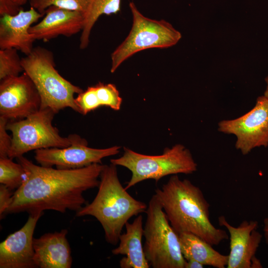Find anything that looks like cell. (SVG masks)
<instances>
[{"label":"cell","instance_id":"cell-1","mask_svg":"<svg viewBox=\"0 0 268 268\" xmlns=\"http://www.w3.org/2000/svg\"><path fill=\"white\" fill-rule=\"evenodd\" d=\"M16 159L24 169L25 178L13 193L4 215L47 210L76 212L87 203L83 193L98 187L104 166L95 163L79 169H62L36 165L23 156Z\"/></svg>","mask_w":268,"mask_h":268},{"label":"cell","instance_id":"cell-2","mask_svg":"<svg viewBox=\"0 0 268 268\" xmlns=\"http://www.w3.org/2000/svg\"><path fill=\"white\" fill-rule=\"evenodd\" d=\"M154 195L178 234L192 233L212 246L228 239L225 231L212 224L208 202L200 188L189 180L173 175Z\"/></svg>","mask_w":268,"mask_h":268},{"label":"cell","instance_id":"cell-3","mask_svg":"<svg viewBox=\"0 0 268 268\" xmlns=\"http://www.w3.org/2000/svg\"><path fill=\"white\" fill-rule=\"evenodd\" d=\"M116 166L111 163L104 165L95 197L75 213L77 217H94L103 228L105 240L113 245L119 243L123 228L129 220L145 212L147 208L144 202L134 198L123 187Z\"/></svg>","mask_w":268,"mask_h":268},{"label":"cell","instance_id":"cell-4","mask_svg":"<svg viewBox=\"0 0 268 268\" xmlns=\"http://www.w3.org/2000/svg\"><path fill=\"white\" fill-rule=\"evenodd\" d=\"M21 63L24 72L31 79L40 94L41 108H49L56 114L66 108L79 113L74 96L83 90L59 73L51 51L36 47L21 58Z\"/></svg>","mask_w":268,"mask_h":268},{"label":"cell","instance_id":"cell-5","mask_svg":"<svg viewBox=\"0 0 268 268\" xmlns=\"http://www.w3.org/2000/svg\"><path fill=\"white\" fill-rule=\"evenodd\" d=\"M124 149L121 157L112 159L110 162L132 172L131 178L125 187L127 190L144 180L152 179L157 183L168 175L191 174L197 170V164L190 151L180 144L166 148L158 155L140 154L126 147Z\"/></svg>","mask_w":268,"mask_h":268},{"label":"cell","instance_id":"cell-6","mask_svg":"<svg viewBox=\"0 0 268 268\" xmlns=\"http://www.w3.org/2000/svg\"><path fill=\"white\" fill-rule=\"evenodd\" d=\"M143 250L153 268H185L186 260L181 250L179 234L174 230L153 195L145 212Z\"/></svg>","mask_w":268,"mask_h":268},{"label":"cell","instance_id":"cell-7","mask_svg":"<svg viewBox=\"0 0 268 268\" xmlns=\"http://www.w3.org/2000/svg\"><path fill=\"white\" fill-rule=\"evenodd\" d=\"M129 7L132 26L125 39L111 54V73L136 53L151 48L172 47L182 37L181 33L168 22L145 16L133 1L130 2Z\"/></svg>","mask_w":268,"mask_h":268},{"label":"cell","instance_id":"cell-8","mask_svg":"<svg viewBox=\"0 0 268 268\" xmlns=\"http://www.w3.org/2000/svg\"><path fill=\"white\" fill-rule=\"evenodd\" d=\"M55 114L49 108H41L23 119L8 121L6 129L11 132L12 141L8 157L13 159L31 150L70 145L71 134L61 136L52 124Z\"/></svg>","mask_w":268,"mask_h":268},{"label":"cell","instance_id":"cell-9","mask_svg":"<svg viewBox=\"0 0 268 268\" xmlns=\"http://www.w3.org/2000/svg\"><path fill=\"white\" fill-rule=\"evenodd\" d=\"M218 131L236 137V148L243 155L253 149L268 146V98H257L255 106L243 116L218 123Z\"/></svg>","mask_w":268,"mask_h":268},{"label":"cell","instance_id":"cell-10","mask_svg":"<svg viewBox=\"0 0 268 268\" xmlns=\"http://www.w3.org/2000/svg\"><path fill=\"white\" fill-rule=\"evenodd\" d=\"M72 142L64 148H48L35 150L34 158L40 165L62 169H74L93 164H102V160L119 153L121 147L106 148L88 146L87 140L76 134H71Z\"/></svg>","mask_w":268,"mask_h":268},{"label":"cell","instance_id":"cell-11","mask_svg":"<svg viewBox=\"0 0 268 268\" xmlns=\"http://www.w3.org/2000/svg\"><path fill=\"white\" fill-rule=\"evenodd\" d=\"M41 107L40 94L25 72L0 80V117L8 121L21 120L38 111Z\"/></svg>","mask_w":268,"mask_h":268},{"label":"cell","instance_id":"cell-12","mask_svg":"<svg viewBox=\"0 0 268 268\" xmlns=\"http://www.w3.org/2000/svg\"><path fill=\"white\" fill-rule=\"evenodd\" d=\"M219 224L224 226L229 234L230 252L227 268H261L256 253L260 245L262 235L257 231L258 222L244 220L238 226L231 225L224 216L218 218Z\"/></svg>","mask_w":268,"mask_h":268},{"label":"cell","instance_id":"cell-13","mask_svg":"<svg viewBox=\"0 0 268 268\" xmlns=\"http://www.w3.org/2000/svg\"><path fill=\"white\" fill-rule=\"evenodd\" d=\"M44 212L29 214L25 224L0 243V268H36L34 261L33 234Z\"/></svg>","mask_w":268,"mask_h":268},{"label":"cell","instance_id":"cell-14","mask_svg":"<svg viewBox=\"0 0 268 268\" xmlns=\"http://www.w3.org/2000/svg\"><path fill=\"white\" fill-rule=\"evenodd\" d=\"M44 15L32 7L24 11L21 9L13 15L4 14L0 18V49L15 48L29 55L36 40L29 32L32 24Z\"/></svg>","mask_w":268,"mask_h":268},{"label":"cell","instance_id":"cell-15","mask_svg":"<svg viewBox=\"0 0 268 268\" xmlns=\"http://www.w3.org/2000/svg\"><path fill=\"white\" fill-rule=\"evenodd\" d=\"M45 14L40 22L30 28L29 32L36 40L47 42L60 35L70 37L83 29V12L51 6Z\"/></svg>","mask_w":268,"mask_h":268},{"label":"cell","instance_id":"cell-16","mask_svg":"<svg viewBox=\"0 0 268 268\" xmlns=\"http://www.w3.org/2000/svg\"><path fill=\"white\" fill-rule=\"evenodd\" d=\"M67 230L47 233L33 239L34 261L36 268H70L71 249L67 241Z\"/></svg>","mask_w":268,"mask_h":268},{"label":"cell","instance_id":"cell-17","mask_svg":"<svg viewBox=\"0 0 268 268\" xmlns=\"http://www.w3.org/2000/svg\"><path fill=\"white\" fill-rule=\"evenodd\" d=\"M126 232L119 237V246L112 250L114 255H124L120 261L121 268H149L142 245L143 216L141 214L132 223L125 224Z\"/></svg>","mask_w":268,"mask_h":268},{"label":"cell","instance_id":"cell-18","mask_svg":"<svg viewBox=\"0 0 268 268\" xmlns=\"http://www.w3.org/2000/svg\"><path fill=\"white\" fill-rule=\"evenodd\" d=\"M181 250L186 261L196 260L204 266L215 268L227 267L228 255H223L212 246L191 233L179 234Z\"/></svg>","mask_w":268,"mask_h":268},{"label":"cell","instance_id":"cell-19","mask_svg":"<svg viewBox=\"0 0 268 268\" xmlns=\"http://www.w3.org/2000/svg\"><path fill=\"white\" fill-rule=\"evenodd\" d=\"M75 102L79 113L85 115L101 106L118 111L121 108L122 98L115 85L99 82L78 94L75 98Z\"/></svg>","mask_w":268,"mask_h":268},{"label":"cell","instance_id":"cell-20","mask_svg":"<svg viewBox=\"0 0 268 268\" xmlns=\"http://www.w3.org/2000/svg\"><path fill=\"white\" fill-rule=\"evenodd\" d=\"M121 0H91L84 13V23L80 37L81 50L88 46L91 30L96 21L102 15L118 13L121 10Z\"/></svg>","mask_w":268,"mask_h":268},{"label":"cell","instance_id":"cell-21","mask_svg":"<svg viewBox=\"0 0 268 268\" xmlns=\"http://www.w3.org/2000/svg\"><path fill=\"white\" fill-rule=\"evenodd\" d=\"M25 178V171L18 162L6 157H0V184L8 187L11 191L17 189L22 184Z\"/></svg>","mask_w":268,"mask_h":268},{"label":"cell","instance_id":"cell-22","mask_svg":"<svg viewBox=\"0 0 268 268\" xmlns=\"http://www.w3.org/2000/svg\"><path fill=\"white\" fill-rule=\"evenodd\" d=\"M21 72H24V68L17 50L0 49V80L18 76Z\"/></svg>","mask_w":268,"mask_h":268},{"label":"cell","instance_id":"cell-23","mask_svg":"<svg viewBox=\"0 0 268 268\" xmlns=\"http://www.w3.org/2000/svg\"><path fill=\"white\" fill-rule=\"evenodd\" d=\"M91 0H29L30 7L44 15L46 9L51 6L84 13Z\"/></svg>","mask_w":268,"mask_h":268},{"label":"cell","instance_id":"cell-24","mask_svg":"<svg viewBox=\"0 0 268 268\" xmlns=\"http://www.w3.org/2000/svg\"><path fill=\"white\" fill-rule=\"evenodd\" d=\"M8 120L0 116V157H8L12 137L7 133L6 125Z\"/></svg>","mask_w":268,"mask_h":268},{"label":"cell","instance_id":"cell-25","mask_svg":"<svg viewBox=\"0 0 268 268\" xmlns=\"http://www.w3.org/2000/svg\"><path fill=\"white\" fill-rule=\"evenodd\" d=\"M11 190L4 185H0V216L3 218L5 212L9 206L13 193Z\"/></svg>","mask_w":268,"mask_h":268},{"label":"cell","instance_id":"cell-26","mask_svg":"<svg viewBox=\"0 0 268 268\" xmlns=\"http://www.w3.org/2000/svg\"><path fill=\"white\" fill-rule=\"evenodd\" d=\"M20 6L14 0H0V15H15L21 9Z\"/></svg>","mask_w":268,"mask_h":268},{"label":"cell","instance_id":"cell-27","mask_svg":"<svg viewBox=\"0 0 268 268\" xmlns=\"http://www.w3.org/2000/svg\"><path fill=\"white\" fill-rule=\"evenodd\" d=\"M203 265L201 263L194 260L186 261L185 268H202Z\"/></svg>","mask_w":268,"mask_h":268},{"label":"cell","instance_id":"cell-28","mask_svg":"<svg viewBox=\"0 0 268 268\" xmlns=\"http://www.w3.org/2000/svg\"><path fill=\"white\" fill-rule=\"evenodd\" d=\"M263 232L266 243L268 245V217L264 219Z\"/></svg>","mask_w":268,"mask_h":268},{"label":"cell","instance_id":"cell-29","mask_svg":"<svg viewBox=\"0 0 268 268\" xmlns=\"http://www.w3.org/2000/svg\"><path fill=\"white\" fill-rule=\"evenodd\" d=\"M265 81H266V84H267V86H266V88L265 91L264 92V95L266 97L268 98V76H267L265 78Z\"/></svg>","mask_w":268,"mask_h":268},{"label":"cell","instance_id":"cell-30","mask_svg":"<svg viewBox=\"0 0 268 268\" xmlns=\"http://www.w3.org/2000/svg\"><path fill=\"white\" fill-rule=\"evenodd\" d=\"M14 1L19 5L21 6L24 4L27 1V0H14Z\"/></svg>","mask_w":268,"mask_h":268}]
</instances>
